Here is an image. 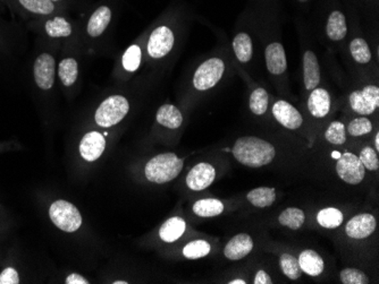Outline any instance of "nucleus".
Returning a JSON list of instances; mask_svg holds the SVG:
<instances>
[{
  "mask_svg": "<svg viewBox=\"0 0 379 284\" xmlns=\"http://www.w3.org/2000/svg\"><path fill=\"white\" fill-rule=\"evenodd\" d=\"M183 9L172 6L157 21L151 28L145 43V50L151 59H164L173 51L176 42L175 23L182 15Z\"/></svg>",
  "mask_w": 379,
  "mask_h": 284,
  "instance_id": "obj_1",
  "label": "nucleus"
},
{
  "mask_svg": "<svg viewBox=\"0 0 379 284\" xmlns=\"http://www.w3.org/2000/svg\"><path fill=\"white\" fill-rule=\"evenodd\" d=\"M232 152L240 164L251 168L267 166L274 160L276 154L272 144L255 136H246L236 140Z\"/></svg>",
  "mask_w": 379,
  "mask_h": 284,
  "instance_id": "obj_2",
  "label": "nucleus"
},
{
  "mask_svg": "<svg viewBox=\"0 0 379 284\" xmlns=\"http://www.w3.org/2000/svg\"><path fill=\"white\" fill-rule=\"evenodd\" d=\"M317 11L322 14L327 40L333 43L344 41L348 33V17L343 0H319Z\"/></svg>",
  "mask_w": 379,
  "mask_h": 284,
  "instance_id": "obj_3",
  "label": "nucleus"
},
{
  "mask_svg": "<svg viewBox=\"0 0 379 284\" xmlns=\"http://www.w3.org/2000/svg\"><path fill=\"white\" fill-rule=\"evenodd\" d=\"M183 161L174 153H164L151 159L145 164L148 181L155 183H170L181 174Z\"/></svg>",
  "mask_w": 379,
  "mask_h": 284,
  "instance_id": "obj_4",
  "label": "nucleus"
},
{
  "mask_svg": "<svg viewBox=\"0 0 379 284\" xmlns=\"http://www.w3.org/2000/svg\"><path fill=\"white\" fill-rule=\"evenodd\" d=\"M128 98L122 94H113L105 98L94 113V123L102 128H111L119 125L130 113Z\"/></svg>",
  "mask_w": 379,
  "mask_h": 284,
  "instance_id": "obj_5",
  "label": "nucleus"
},
{
  "mask_svg": "<svg viewBox=\"0 0 379 284\" xmlns=\"http://www.w3.org/2000/svg\"><path fill=\"white\" fill-rule=\"evenodd\" d=\"M226 62L221 57H210L201 62L192 76V88L197 92H207L215 88L226 73Z\"/></svg>",
  "mask_w": 379,
  "mask_h": 284,
  "instance_id": "obj_6",
  "label": "nucleus"
},
{
  "mask_svg": "<svg viewBox=\"0 0 379 284\" xmlns=\"http://www.w3.org/2000/svg\"><path fill=\"white\" fill-rule=\"evenodd\" d=\"M119 11L116 1H101L90 8V14L85 21V33L91 39H99L107 32L113 23L115 11Z\"/></svg>",
  "mask_w": 379,
  "mask_h": 284,
  "instance_id": "obj_7",
  "label": "nucleus"
},
{
  "mask_svg": "<svg viewBox=\"0 0 379 284\" xmlns=\"http://www.w3.org/2000/svg\"><path fill=\"white\" fill-rule=\"evenodd\" d=\"M49 217L57 228L65 232H75L82 225L79 210L66 200H56L49 208Z\"/></svg>",
  "mask_w": 379,
  "mask_h": 284,
  "instance_id": "obj_8",
  "label": "nucleus"
},
{
  "mask_svg": "<svg viewBox=\"0 0 379 284\" xmlns=\"http://www.w3.org/2000/svg\"><path fill=\"white\" fill-rule=\"evenodd\" d=\"M348 106L359 115L368 117L376 113L379 107L378 85L368 84L361 90L352 91L348 96Z\"/></svg>",
  "mask_w": 379,
  "mask_h": 284,
  "instance_id": "obj_9",
  "label": "nucleus"
},
{
  "mask_svg": "<svg viewBox=\"0 0 379 284\" xmlns=\"http://www.w3.org/2000/svg\"><path fill=\"white\" fill-rule=\"evenodd\" d=\"M250 9L249 6H246L243 13L241 15L240 21L243 24V28H241L234 38H233L232 48L234 51V56L240 64L248 65L255 56V45H253V38L249 31L246 30L248 21H249Z\"/></svg>",
  "mask_w": 379,
  "mask_h": 284,
  "instance_id": "obj_10",
  "label": "nucleus"
},
{
  "mask_svg": "<svg viewBox=\"0 0 379 284\" xmlns=\"http://www.w3.org/2000/svg\"><path fill=\"white\" fill-rule=\"evenodd\" d=\"M43 30L50 39H70L77 32V22L67 13H60L43 18Z\"/></svg>",
  "mask_w": 379,
  "mask_h": 284,
  "instance_id": "obj_11",
  "label": "nucleus"
},
{
  "mask_svg": "<svg viewBox=\"0 0 379 284\" xmlns=\"http://www.w3.org/2000/svg\"><path fill=\"white\" fill-rule=\"evenodd\" d=\"M56 60L53 55L43 52L37 57L33 65L34 82L43 91H49L55 84Z\"/></svg>",
  "mask_w": 379,
  "mask_h": 284,
  "instance_id": "obj_12",
  "label": "nucleus"
},
{
  "mask_svg": "<svg viewBox=\"0 0 379 284\" xmlns=\"http://www.w3.org/2000/svg\"><path fill=\"white\" fill-rule=\"evenodd\" d=\"M337 175L350 185H358L363 181L366 169L359 157L353 153H344L336 164Z\"/></svg>",
  "mask_w": 379,
  "mask_h": 284,
  "instance_id": "obj_13",
  "label": "nucleus"
},
{
  "mask_svg": "<svg viewBox=\"0 0 379 284\" xmlns=\"http://www.w3.org/2000/svg\"><path fill=\"white\" fill-rule=\"evenodd\" d=\"M9 6L16 11H24L26 14L40 17L41 20L53 15L66 13L51 0H11Z\"/></svg>",
  "mask_w": 379,
  "mask_h": 284,
  "instance_id": "obj_14",
  "label": "nucleus"
},
{
  "mask_svg": "<svg viewBox=\"0 0 379 284\" xmlns=\"http://www.w3.org/2000/svg\"><path fill=\"white\" fill-rule=\"evenodd\" d=\"M273 117L278 124L287 130H295L303 124V115L300 110H297L293 104L286 100L275 101L272 107Z\"/></svg>",
  "mask_w": 379,
  "mask_h": 284,
  "instance_id": "obj_15",
  "label": "nucleus"
},
{
  "mask_svg": "<svg viewBox=\"0 0 379 284\" xmlns=\"http://www.w3.org/2000/svg\"><path fill=\"white\" fill-rule=\"evenodd\" d=\"M265 62L268 73L273 77H283L287 71V59L283 43H272L265 47Z\"/></svg>",
  "mask_w": 379,
  "mask_h": 284,
  "instance_id": "obj_16",
  "label": "nucleus"
},
{
  "mask_svg": "<svg viewBox=\"0 0 379 284\" xmlns=\"http://www.w3.org/2000/svg\"><path fill=\"white\" fill-rule=\"evenodd\" d=\"M303 85L307 92L319 86L322 81L319 62L317 55L312 49L303 51L302 55Z\"/></svg>",
  "mask_w": 379,
  "mask_h": 284,
  "instance_id": "obj_17",
  "label": "nucleus"
},
{
  "mask_svg": "<svg viewBox=\"0 0 379 284\" xmlns=\"http://www.w3.org/2000/svg\"><path fill=\"white\" fill-rule=\"evenodd\" d=\"M307 108L314 118L323 119L327 117L331 109V96L327 89L317 86L310 91Z\"/></svg>",
  "mask_w": 379,
  "mask_h": 284,
  "instance_id": "obj_18",
  "label": "nucleus"
},
{
  "mask_svg": "<svg viewBox=\"0 0 379 284\" xmlns=\"http://www.w3.org/2000/svg\"><path fill=\"white\" fill-rule=\"evenodd\" d=\"M216 170L212 164H199L193 166L187 177V185L191 191H204L214 183Z\"/></svg>",
  "mask_w": 379,
  "mask_h": 284,
  "instance_id": "obj_19",
  "label": "nucleus"
},
{
  "mask_svg": "<svg viewBox=\"0 0 379 284\" xmlns=\"http://www.w3.org/2000/svg\"><path fill=\"white\" fill-rule=\"evenodd\" d=\"M376 219L371 214H359L352 217L346 227V232L353 239H365L376 230Z\"/></svg>",
  "mask_w": 379,
  "mask_h": 284,
  "instance_id": "obj_20",
  "label": "nucleus"
},
{
  "mask_svg": "<svg viewBox=\"0 0 379 284\" xmlns=\"http://www.w3.org/2000/svg\"><path fill=\"white\" fill-rule=\"evenodd\" d=\"M106 149V138L99 132H90L85 134L79 144V153L82 158L89 162H94L101 157Z\"/></svg>",
  "mask_w": 379,
  "mask_h": 284,
  "instance_id": "obj_21",
  "label": "nucleus"
},
{
  "mask_svg": "<svg viewBox=\"0 0 379 284\" xmlns=\"http://www.w3.org/2000/svg\"><path fill=\"white\" fill-rule=\"evenodd\" d=\"M253 249V240L246 234H236L227 242L224 254L231 261H238L249 255Z\"/></svg>",
  "mask_w": 379,
  "mask_h": 284,
  "instance_id": "obj_22",
  "label": "nucleus"
},
{
  "mask_svg": "<svg viewBox=\"0 0 379 284\" xmlns=\"http://www.w3.org/2000/svg\"><path fill=\"white\" fill-rule=\"evenodd\" d=\"M57 75L60 77V83L64 88H73L79 75V65L77 58H74L73 56L64 57L58 64Z\"/></svg>",
  "mask_w": 379,
  "mask_h": 284,
  "instance_id": "obj_23",
  "label": "nucleus"
},
{
  "mask_svg": "<svg viewBox=\"0 0 379 284\" xmlns=\"http://www.w3.org/2000/svg\"><path fill=\"white\" fill-rule=\"evenodd\" d=\"M183 115L181 110L174 104H163L156 113V121L160 126L168 130H177L183 124Z\"/></svg>",
  "mask_w": 379,
  "mask_h": 284,
  "instance_id": "obj_24",
  "label": "nucleus"
},
{
  "mask_svg": "<svg viewBox=\"0 0 379 284\" xmlns=\"http://www.w3.org/2000/svg\"><path fill=\"white\" fill-rule=\"evenodd\" d=\"M302 272L310 276H318L323 273L325 264L319 254L312 249H306L300 254L297 259Z\"/></svg>",
  "mask_w": 379,
  "mask_h": 284,
  "instance_id": "obj_25",
  "label": "nucleus"
},
{
  "mask_svg": "<svg viewBox=\"0 0 379 284\" xmlns=\"http://www.w3.org/2000/svg\"><path fill=\"white\" fill-rule=\"evenodd\" d=\"M348 51L352 59L358 65H368L373 60L370 47L363 37H353L348 43Z\"/></svg>",
  "mask_w": 379,
  "mask_h": 284,
  "instance_id": "obj_26",
  "label": "nucleus"
},
{
  "mask_svg": "<svg viewBox=\"0 0 379 284\" xmlns=\"http://www.w3.org/2000/svg\"><path fill=\"white\" fill-rule=\"evenodd\" d=\"M270 98L266 89L258 86L251 91L249 96V109L257 117H263L269 110Z\"/></svg>",
  "mask_w": 379,
  "mask_h": 284,
  "instance_id": "obj_27",
  "label": "nucleus"
},
{
  "mask_svg": "<svg viewBox=\"0 0 379 284\" xmlns=\"http://www.w3.org/2000/svg\"><path fill=\"white\" fill-rule=\"evenodd\" d=\"M185 222L181 217H170L159 230V236L165 242H174L185 234Z\"/></svg>",
  "mask_w": 379,
  "mask_h": 284,
  "instance_id": "obj_28",
  "label": "nucleus"
},
{
  "mask_svg": "<svg viewBox=\"0 0 379 284\" xmlns=\"http://www.w3.org/2000/svg\"><path fill=\"white\" fill-rule=\"evenodd\" d=\"M143 51L139 43L131 45L122 56V67L126 73H136L141 66Z\"/></svg>",
  "mask_w": 379,
  "mask_h": 284,
  "instance_id": "obj_29",
  "label": "nucleus"
},
{
  "mask_svg": "<svg viewBox=\"0 0 379 284\" xmlns=\"http://www.w3.org/2000/svg\"><path fill=\"white\" fill-rule=\"evenodd\" d=\"M248 200L256 208H268L273 205L276 200V193L274 188L260 187V188L252 189L246 196Z\"/></svg>",
  "mask_w": 379,
  "mask_h": 284,
  "instance_id": "obj_30",
  "label": "nucleus"
},
{
  "mask_svg": "<svg viewBox=\"0 0 379 284\" xmlns=\"http://www.w3.org/2000/svg\"><path fill=\"white\" fill-rule=\"evenodd\" d=\"M223 203L221 200H214V198L198 200L193 205V212L201 217H217L219 214L223 213Z\"/></svg>",
  "mask_w": 379,
  "mask_h": 284,
  "instance_id": "obj_31",
  "label": "nucleus"
},
{
  "mask_svg": "<svg viewBox=\"0 0 379 284\" xmlns=\"http://www.w3.org/2000/svg\"><path fill=\"white\" fill-rule=\"evenodd\" d=\"M278 221L284 227H287L292 230H297L302 227L303 223L306 221V215L300 208H286L285 211L280 214Z\"/></svg>",
  "mask_w": 379,
  "mask_h": 284,
  "instance_id": "obj_32",
  "label": "nucleus"
},
{
  "mask_svg": "<svg viewBox=\"0 0 379 284\" xmlns=\"http://www.w3.org/2000/svg\"><path fill=\"white\" fill-rule=\"evenodd\" d=\"M343 219L342 212L334 208H324L317 214L318 223L326 229L339 228L343 223Z\"/></svg>",
  "mask_w": 379,
  "mask_h": 284,
  "instance_id": "obj_33",
  "label": "nucleus"
},
{
  "mask_svg": "<svg viewBox=\"0 0 379 284\" xmlns=\"http://www.w3.org/2000/svg\"><path fill=\"white\" fill-rule=\"evenodd\" d=\"M346 132L352 137L367 135L369 132H373V123L366 115H359V117H356L348 123V127H346Z\"/></svg>",
  "mask_w": 379,
  "mask_h": 284,
  "instance_id": "obj_34",
  "label": "nucleus"
},
{
  "mask_svg": "<svg viewBox=\"0 0 379 284\" xmlns=\"http://www.w3.org/2000/svg\"><path fill=\"white\" fill-rule=\"evenodd\" d=\"M325 138L334 145H342L346 142V125L341 121H331L325 132Z\"/></svg>",
  "mask_w": 379,
  "mask_h": 284,
  "instance_id": "obj_35",
  "label": "nucleus"
},
{
  "mask_svg": "<svg viewBox=\"0 0 379 284\" xmlns=\"http://www.w3.org/2000/svg\"><path fill=\"white\" fill-rule=\"evenodd\" d=\"M280 266L283 271V273L285 274L289 279L297 280L300 279L301 271L300 265L297 262V259H295L293 255L290 254H283L280 259Z\"/></svg>",
  "mask_w": 379,
  "mask_h": 284,
  "instance_id": "obj_36",
  "label": "nucleus"
},
{
  "mask_svg": "<svg viewBox=\"0 0 379 284\" xmlns=\"http://www.w3.org/2000/svg\"><path fill=\"white\" fill-rule=\"evenodd\" d=\"M212 247L204 240H194L185 246L183 255L189 259H198L209 255Z\"/></svg>",
  "mask_w": 379,
  "mask_h": 284,
  "instance_id": "obj_37",
  "label": "nucleus"
},
{
  "mask_svg": "<svg viewBox=\"0 0 379 284\" xmlns=\"http://www.w3.org/2000/svg\"><path fill=\"white\" fill-rule=\"evenodd\" d=\"M359 159L365 166V169L370 170V171L378 170V154H377L376 149H373V147H363L360 152Z\"/></svg>",
  "mask_w": 379,
  "mask_h": 284,
  "instance_id": "obj_38",
  "label": "nucleus"
},
{
  "mask_svg": "<svg viewBox=\"0 0 379 284\" xmlns=\"http://www.w3.org/2000/svg\"><path fill=\"white\" fill-rule=\"evenodd\" d=\"M341 281L344 284H367L368 276L357 268H346L341 272Z\"/></svg>",
  "mask_w": 379,
  "mask_h": 284,
  "instance_id": "obj_39",
  "label": "nucleus"
},
{
  "mask_svg": "<svg viewBox=\"0 0 379 284\" xmlns=\"http://www.w3.org/2000/svg\"><path fill=\"white\" fill-rule=\"evenodd\" d=\"M354 11H365L367 13H378L379 0H346Z\"/></svg>",
  "mask_w": 379,
  "mask_h": 284,
  "instance_id": "obj_40",
  "label": "nucleus"
},
{
  "mask_svg": "<svg viewBox=\"0 0 379 284\" xmlns=\"http://www.w3.org/2000/svg\"><path fill=\"white\" fill-rule=\"evenodd\" d=\"M55 4L60 6V8L64 9L66 13L72 11H87L85 4L82 0H51Z\"/></svg>",
  "mask_w": 379,
  "mask_h": 284,
  "instance_id": "obj_41",
  "label": "nucleus"
},
{
  "mask_svg": "<svg viewBox=\"0 0 379 284\" xmlns=\"http://www.w3.org/2000/svg\"><path fill=\"white\" fill-rule=\"evenodd\" d=\"M20 283V276L17 271L13 268H7L0 274V284H18Z\"/></svg>",
  "mask_w": 379,
  "mask_h": 284,
  "instance_id": "obj_42",
  "label": "nucleus"
},
{
  "mask_svg": "<svg viewBox=\"0 0 379 284\" xmlns=\"http://www.w3.org/2000/svg\"><path fill=\"white\" fill-rule=\"evenodd\" d=\"M295 11H312V5L316 3V0H287Z\"/></svg>",
  "mask_w": 379,
  "mask_h": 284,
  "instance_id": "obj_43",
  "label": "nucleus"
},
{
  "mask_svg": "<svg viewBox=\"0 0 379 284\" xmlns=\"http://www.w3.org/2000/svg\"><path fill=\"white\" fill-rule=\"evenodd\" d=\"M255 284H272L273 280L265 271H259L255 278Z\"/></svg>",
  "mask_w": 379,
  "mask_h": 284,
  "instance_id": "obj_44",
  "label": "nucleus"
},
{
  "mask_svg": "<svg viewBox=\"0 0 379 284\" xmlns=\"http://www.w3.org/2000/svg\"><path fill=\"white\" fill-rule=\"evenodd\" d=\"M65 283L67 284H88L89 282L83 278L82 276H79V274H71V276H67Z\"/></svg>",
  "mask_w": 379,
  "mask_h": 284,
  "instance_id": "obj_45",
  "label": "nucleus"
},
{
  "mask_svg": "<svg viewBox=\"0 0 379 284\" xmlns=\"http://www.w3.org/2000/svg\"><path fill=\"white\" fill-rule=\"evenodd\" d=\"M375 147H376V151L379 149V134L377 132L376 136H375Z\"/></svg>",
  "mask_w": 379,
  "mask_h": 284,
  "instance_id": "obj_46",
  "label": "nucleus"
},
{
  "mask_svg": "<svg viewBox=\"0 0 379 284\" xmlns=\"http://www.w3.org/2000/svg\"><path fill=\"white\" fill-rule=\"evenodd\" d=\"M246 282L243 280H233V281L229 282V284H246Z\"/></svg>",
  "mask_w": 379,
  "mask_h": 284,
  "instance_id": "obj_47",
  "label": "nucleus"
},
{
  "mask_svg": "<svg viewBox=\"0 0 379 284\" xmlns=\"http://www.w3.org/2000/svg\"><path fill=\"white\" fill-rule=\"evenodd\" d=\"M114 284H128V282H125V281H116V282H114Z\"/></svg>",
  "mask_w": 379,
  "mask_h": 284,
  "instance_id": "obj_48",
  "label": "nucleus"
},
{
  "mask_svg": "<svg viewBox=\"0 0 379 284\" xmlns=\"http://www.w3.org/2000/svg\"><path fill=\"white\" fill-rule=\"evenodd\" d=\"M101 1H116V3H119V0H101Z\"/></svg>",
  "mask_w": 379,
  "mask_h": 284,
  "instance_id": "obj_49",
  "label": "nucleus"
},
{
  "mask_svg": "<svg viewBox=\"0 0 379 284\" xmlns=\"http://www.w3.org/2000/svg\"><path fill=\"white\" fill-rule=\"evenodd\" d=\"M7 1H9V5H11V0H7Z\"/></svg>",
  "mask_w": 379,
  "mask_h": 284,
  "instance_id": "obj_50",
  "label": "nucleus"
}]
</instances>
